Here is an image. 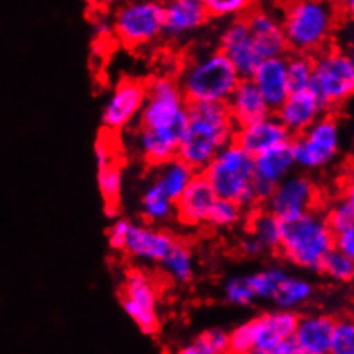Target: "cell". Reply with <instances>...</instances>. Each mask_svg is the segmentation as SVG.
<instances>
[{"label": "cell", "mask_w": 354, "mask_h": 354, "mask_svg": "<svg viewBox=\"0 0 354 354\" xmlns=\"http://www.w3.org/2000/svg\"><path fill=\"white\" fill-rule=\"evenodd\" d=\"M236 129L225 104H187L177 157L194 172H201L218 150L234 141Z\"/></svg>", "instance_id": "6da1fadb"}, {"label": "cell", "mask_w": 354, "mask_h": 354, "mask_svg": "<svg viewBox=\"0 0 354 354\" xmlns=\"http://www.w3.org/2000/svg\"><path fill=\"white\" fill-rule=\"evenodd\" d=\"M334 0H286L281 23L289 52L315 55L327 48L337 26Z\"/></svg>", "instance_id": "7a4b0ae2"}, {"label": "cell", "mask_w": 354, "mask_h": 354, "mask_svg": "<svg viewBox=\"0 0 354 354\" xmlns=\"http://www.w3.org/2000/svg\"><path fill=\"white\" fill-rule=\"evenodd\" d=\"M241 80L231 60L217 48L186 60L177 83L187 104H225Z\"/></svg>", "instance_id": "3957f363"}, {"label": "cell", "mask_w": 354, "mask_h": 354, "mask_svg": "<svg viewBox=\"0 0 354 354\" xmlns=\"http://www.w3.org/2000/svg\"><path fill=\"white\" fill-rule=\"evenodd\" d=\"M334 250V232L320 208L306 212L292 221L282 222L279 251L286 261L297 268L320 272L322 261Z\"/></svg>", "instance_id": "277c9868"}, {"label": "cell", "mask_w": 354, "mask_h": 354, "mask_svg": "<svg viewBox=\"0 0 354 354\" xmlns=\"http://www.w3.org/2000/svg\"><path fill=\"white\" fill-rule=\"evenodd\" d=\"M201 174L207 177L218 198L236 201L244 212L260 207L253 193V157L236 141L218 150Z\"/></svg>", "instance_id": "5b68a950"}, {"label": "cell", "mask_w": 354, "mask_h": 354, "mask_svg": "<svg viewBox=\"0 0 354 354\" xmlns=\"http://www.w3.org/2000/svg\"><path fill=\"white\" fill-rule=\"evenodd\" d=\"M164 33L162 0H120L112 17V35L122 47L140 50Z\"/></svg>", "instance_id": "8992f818"}, {"label": "cell", "mask_w": 354, "mask_h": 354, "mask_svg": "<svg viewBox=\"0 0 354 354\" xmlns=\"http://www.w3.org/2000/svg\"><path fill=\"white\" fill-rule=\"evenodd\" d=\"M310 90L327 111L344 105L354 93V59L339 48H324L313 55Z\"/></svg>", "instance_id": "52a82bcc"}, {"label": "cell", "mask_w": 354, "mask_h": 354, "mask_svg": "<svg viewBox=\"0 0 354 354\" xmlns=\"http://www.w3.org/2000/svg\"><path fill=\"white\" fill-rule=\"evenodd\" d=\"M187 102L176 77L153 76L147 83V98L140 112V127L172 129L183 133Z\"/></svg>", "instance_id": "ba28073f"}, {"label": "cell", "mask_w": 354, "mask_h": 354, "mask_svg": "<svg viewBox=\"0 0 354 354\" xmlns=\"http://www.w3.org/2000/svg\"><path fill=\"white\" fill-rule=\"evenodd\" d=\"M296 167L320 171L337 158L341 150V126L330 114H324L306 131L291 140Z\"/></svg>", "instance_id": "9c48e42d"}, {"label": "cell", "mask_w": 354, "mask_h": 354, "mask_svg": "<svg viewBox=\"0 0 354 354\" xmlns=\"http://www.w3.org/2000/svg\"><path fill=\"white\" fill-rule=\"evenodd\" d=\"M119 299L124 313L143 334H157L160 327L158 288L147 272L141 268H131L120 286Z\"/></svg>", "instance_id": "30bf717a"}, {"label": "cell", "mask_w": 354, "mask_h": 354, "mask_svg": "<svg viewBox=\"0 0 354 354\" xmlns=\"http://www.w3.org/2000/svg\"><path fill=\"white\" fill-rule=\"evenodd\" d=\"M320 194L310 177L303 174H289L275 184L274 191L265 201V210L270 212L279 221H292L306 212L318 208Z\"/></svg>", "instance_id": "8fae6325"}, {"label": "cell", "mask_w": 354, "mask_h": 354, "mask_svg": "<svg viewBox=\"0 0 354 354\" xmlns=\"http://www.w3.org/2000/svg\"><path fill=\"white\" fill-rule=\"evenodd\" d=\"M147 98V83L136 77H124L114 86L102 112V124L107 133H122L140 118Z\"/></svg>", "instance_id": "7c38bea8"}, {"label": "cell", "mask_w": 354, "mask_h": 354, "mask_svg": "<svg viewBox=\"0 0 354 354\" xmlns=\"http://www.w3.org/2000/svg\"><path fill=\"white\" fill-rule=\"evenodd\" d=\"M243 17L260 59L281 57L288 54L289 47L281 19L267 10L253 9V7Z\"/></svg>", "instance_id": "4fadbf2b"}, {"label": "cell", "mask_w": 354, "mask_h": 354, "mask_svg": "<svg viewBox=\"0 0 354 354\" xmlns=\"http://www.w3.org/2000/svg\"><path fill=\"white\" fill-rule=\"evenodd\" d=\"M174 243L176 237H172L169 232L160 231L153 225L131 222L126 241H124L122 253L136 261L160 263L162 258L169 253Z\"/></svg>", "instance_id": "5bb4252c"}, {"label": "cell", "mask_w": 354, "mask_h": 354, "mask_svg": "<svg viewBox=\"0 0 354 354\" xmlns=\"http://www.w3.org/2000/svg\"><path fill=\"white\" fill-rule=\"evenodd\" d=\"M217 194L207 177L196 172L186 189L176 200V215L179 222L187 227H200L207 224V217L214 207Z\"/></svg>", "instance_id": "9a60e30c"}, {"label": "cell", "mask_w": 354, "mask_h": 354, "mask_svg": "<svg viewBox=\"0 0 354 354\" xmlns=\"http://www.w3.org/2000/svg\"><path fill=\"white\" fill-rule=\"evenodd\" d=\"M291 140L292 136L282 126V122L277 119L274 112L254 120V122L239 126L234 134L236 143L241 148H244L251 157H257V155L263 153V151L270 150V148L279 147V145L289 143Z\"/></svg>", "instance_id": "2e32d148"}, {"label": "cell", "mask_w": 354, "mask_h": 354, "mask_svg": "<svg viewBox=\"0 0 354 354\" xmlns=\"http://www.w3.org/2000/svg\"><path fill=\"white\" fill-rule=\"evenodd\" d=\"M327 112L325 105L313 91L301 90L291 91L289 97L275 109L274 114L277 115V119L281 120L282 126L289 131L291 136H297Z\"/></svg>", "instance_id": "e0dca14e"}, {"label": "cell", "mask_w": 354, "mask_h": 354, "mask_svg": "<svg viewBox=\"0 0 354 354\" xmlns=\"http://www.w3.org/2000/svg\"><path fill=\"white\" fill-rule=\"evenodd\" d=\"M299 315L292 310H272L254 317L253 354H274L277 346L292 337Z\"/></svg>", "instance_id": "ac0fdd59"}, {"label": "cell", "mask_w": 354, "mask_h": 354, "mask_svg": "<svg viewBox=\"0 0 354 354\" xmlns=\"http://www.w3.org/2000/svg\"><path fill=\"white\" fill-rule=\"evenodd\" d=\"M218 50L224 52L225 57L231 60L241 77H251L254 67L261 60L254 50L244 17H234L232 23L227 24V28L222 31Z\"/></svg>", "instance_id": "d6986e66"}, {"label": "cell", "mask_w": 354, "mask_h": 354, "mask_svg": "<svg viewBox=\"0 0 354 354\" xmlns=\"http://www.w3.org/2000/svg\"><path fill=\"white\" fill-rule=\"evenodd\" d=\"M210 19L201 0H167L164 2L162 37L180 40L203 28Z\"/></svg>", "instance_id": "ffe728a7"}, {"label": "cell", "mask_w": 354, "mask_h": 354, "mask_svg": "<svg viewBox=\"0 0 354 354\" xmlns=\"http://www.w3.org/2000/svg\"><path fill=\"white\" fill-rule=\"evenodd\" d=\"M250 80L258 88V91L268 104V107L272 109V112L291 93L288 73H286V55L261 59L258 66L254 67Z\"/></svg>", "instance_id": "44dd1931"}, {"label": "cell", "mask_w": 354, "mask_h": 354, "mask_svg": "<svg viewBox=\"0 0 354 354\" xmlns=\"http://www.w3.org/2000/svg\"><path fill=\"white\" fill-rule=\"evenodd\" d=\"M335 318L330 315H308L297 318L292 339L297 354H330Z\"/></svg>", "instance_id": "7402d4cb"}, {"label": "cell", "mask_w": 354, "mask_h": 354, "mask_svg": "<svg viewBox=\"0 0 354 354\" xmlns=\"http://www.w3.org/2000/svg\"><path fill=\"white\" fill-rule=\"evenodd\" d=\"M225 105H227L229 114H231L237 127L272 114V109L268 107V104L263 100L261 93L250 77H243L237 83Z\"/></svg>", "instance_id": "603a6c76"}, {"label": "cell", "mask_w": 354, "mask_h": 354, "mask_svg": "<svg viewBox=\"0 0 354 354\" xmlns=\"http://www.w3.org/2000/svg\"><path fill=\"white\" fill-rule=\"evenodd\" d=\"M179 131L172 129H150V127H140L138 133V148L151 167H160L162 164L177 157V147H179Z\"/></svg>", "instance_id": "cb8c5ba5"}, {"label": "cell", "mask_w": 354, "mask_h": 354, "mask_svg": "<svg viewBox=\"0 0 354 354\" xmlns=\"http://www.w3.org/2000/svg\"><path fill=\"white\" fill-rule=\"evenodd\" d=\"M254 179L275 186L279 180L292 174L296 169L295 153H292L291 141L279 147L270 148L263 153L253 157Z\"/></svg>", "instance_id": "d4e9b609"}, {"label": "cell", "mask_w": 354, "mask_h": 354, "mask_svg": "<svg viewBox=\"0 0 354 354\" xmlns=\"http://www.w3.org/2000/svg\"><path fill=\"white\" fill-rule=\"evenodd\" d=\"M167 277L176 284L184 286L189 284L194 277V257L191 248L183 241H177L172 244L169 253L162 258L160 263Z\"/></svg>", "instance_id": "484cf974"}, {"label": "cell", "mask_w": 354, "mask_h": 354, "mask_svg": "<svg viewBox=\"0 0 354 354\" xmlns=\"http://www.w3.org/2000/svg\"><path fill=\"white\" fill-rule=\"evenodd\" d=\"M315 288L310 281L301 277H292V275H286L279 284L277 291L272 296L270 301L281 310H292L296 311L297 308L304 306L308 301L313 297Z\"/></svg>", "instance_id": "4316f807"}, {"label": "cell", "mask_w": 354, "mask_h": 354, "mask_svg": "<svg viewBox=\"0 0 354 354\" xmlns=\"http://www.w3.org/2000/svg\"><path fill=\"white\" fill-rule=\"evenodd\" d=\"M194 174H196V172H194L186 162L180 160L179 157H174L160 165V171H158L155 183L164 189V193L167 194L169 198H172V200L176 201L177 198L183 194V191L186 189V186L189 184V180L193 179Z\"/></svg>", "instance_id": "83f0119b"}, {"label": "cell", "mask_w": 354, "mask_h": 354, "mask_svg": "<svg viewBox=\"0 0 354 354\" xmlns=\"http://www.w3.org/2000/svg\"><path fill=\"white\" fill-rule=\"evenodd\" d=\"M141 215L148 224H160L174 217L176 201L157 183H151L141 196Z\"/></svg>", "instance_id": "f1b7e54d"}, {"label": "cell", "mask_w": 354, "mask_h": 354, "mask_svg": "<svg viewBox=\"0 0 354 354\" xmlns=\"http://www.w3.org/2000/svg\"><path fill=\"white\" fill-rule=\"evenodd\" d=\"M250 234L257 237L265 251H279L282 237V221L268 210H257L250 218Z\"/></svg>", "instance_id": "f546056e"}, {"label": "cell", "mask_w": 354, "mask_h": 354, "mask_svg": "<svg viewBox=\"0 0 354 354\" xmlns=\"http://www.w3.org/2000/svg\"><path fill=\"white\" fill-rule=\"evenodd\" d=\"M286 73L291 91L310 90L313 77V55L301 52L286 54Z\"/></svg>", "instance_id": "4dcf8cb0"}, {"label": "cell", "mask_w": 354, "mask_h": 354, "mask_svg": "<svg viewBox=\"0 0 354 354\" xmlns=\"http://www.w3.org/2000/svg\"><path fill=\"white\" fill-rule=\"evenodd\" d=\"M97 184L105 205H118L120 193H122L124 174L122 167L118 160L107 162L104 165H98Z\"/></svg>", "instance_id": "1f68e13d"}, {"label": "cell", "mask_w": 354, "mask_h": 354, "mask_svg": "<svg viewBox=\"0 0 354 354\" xmlns=\"http://www.w3.org/2000/svg\"><path fill=\"white\" fill-rule=\"evenodd\" d=\"M229 351V332L224 328H208L184 346L183 354H224Z\"/></svg>", "instance_id": "d6a6232c"}, {"label": "cell", "mask_w": 354, "mask_h": 354, "mask_svg": "<svg viewBox=\"0 0 354 354\" xmlns=\"http://www.w3.org/2000/svg\"><path fill=\"white\" fill-rule=\"evenodd\" d=\"M325 221L332 232H341L354 227V191H344L327 212H324Z\"/></svg>", "instance_id": "836d02e7"}, {"label": "cell", "mask_w": 354, "mask_h": 354, "mask_svg": "<svg viewBox=\"0 0 354 354\" xmlns=\"http://www.w3.org/2000/svg\"><path fill=\"white\" fill-rule=\"evenodd\" d=\"M244 214H246L244 208H241L236 201L217 196L205 225H210V227L218 229V231H222V229H232L243 222Z\"/></svg>", "instance_id": "e575fe53"}, {"label": "cell", "mask_w": 354, "mask_h": 354, "mask_svg": "<svg viewBox=\"0 0 354 354\" xmlns=\"http://www.w3.org/2000/svg\"><path fill=\"white\" fill-rule=\"evenodd\" d=\"M320 272L327 275L330 281L349 284L354 279V258L337 250H332L322 261Z\"/></svg>", "instance_id": "d590c367"}, {"label": "cell", "mask_w": 354, "mask_h": 354, "mask_svg": "<svg viewBox=\"0 0 354 354\" xmlns=\"http://www.w3.org/2000/svg\"><path fill=\"white\" fill-rule=\"evenodd\" d=\"M288 275V272L281 267H268L260 272L248 275L251 289H253L257 299H272V296L277 291L282 279Z\"/></svg>", "instance_id": "8d00e7d4"}, {"label": "cell", "mask_w": 354, "mask_h": 354, "mask_svg": "<svg viewBox=\"0 0 354 354\" xmlns=\"http://www.w3.org/2000/svg\"><path fill=\"white\" fill-rule=\"evenodd\" d=\"M208 17L227 19V17H243L253 7L251 0H201Z\"/></svg>", "instance_id": "74e56055"}, {"label": "cell", "mask_w": 354, "mask_h": 354, "mask_svg": "<svg viewBox=\"0 0 354 354\" xmlns=\"http://www.w3.org/2000/svg\"><path fill=\"white\" fill-rule=\"evenodd\" d=\"M354 353V322L349 317L335 318L332 332L330 354H353Z\"/></svg>", "instance_id": "f35d334b"}, {"label": "cell", "mask_w": 354, "mask_h": 354, "mask_svg": "<svg viewBox=\"0 0 354 354\" xmlns=\"http://www.w3.org/2000/svg\"><path fill=\"white\" fill-rule=\"evenodd\" d=\"M225 301L234 306H251L257 301L253 289H251L250 281L246 277H232L225 282L224 286Z\"/></svg>", "instance_id": "ab89813d"}, {"label": "cell", "mask_w": 354, "mask_h": 354, "mask_svg": "<svg viewBox=\"0 0 354 354\" xmlns=\"http://www.w3.org/2000/svg\"><path fill=\"white\" fill-rule=\"evenodd\" d=\"M254 342V318L237 325L229 332V351L232 354H251Z\"/></svg>", "instance_id": "60d3db41"}, {"label": "cell", "mask_w": 354, "mask_h": 354, "mask_svg": "<svg viewBox=\"0 0 354 354\" xmlns=\"http://www.w3.org/2000/svg\"><path fill=\"white\" fill-rule=\"evenodd\" d=\"M129 221L126 218H114L107 231V243L109 248L114 251H122L124 248V241H126L127 236V229H129Z\"/></svg>", "instance_id": "b9f144b4"}, {"label": "cell", "mask_w": 354, "mask_h": 354, "mask_svg": "<svg viewBox=\"0 0 354 354\" xmlns=\"http://www.w3.org/2000/svg\"><path fill=\"white\" fill-rule=\"evenodd\" d=\"M95 160L98 165H104L107 162L118 160V151H115L114 143L107 138H98V141L95 143Z\"/></svg>", "instance_id": "7bdbcfd3"}, {"label": "cell", "mask_w": 354, "mask_h": 354, "mask_svg": "<svg viewBox=\"0 0 354 354\" xmlns=\"http://www.w3.org/2000/svg\"><path fill=\"white\" fill-rule=\"evenodd\" d=\"M334 250L354 258V227L334 234Z\"/></svg>", "instance_id": "ee69618b"}, {"label": "cell", "mask_w": 354, "mask_h": 354, "mask_svg": "<svg viewBox=\"0 0 354 354\" xmlns=\"http://www.w3.org/2000/svg\"><path fill=\"white\" fill-rule=\"evenodd\" d=\"M239 251L243 254H246V257H251V258L260 257V254L265 253V250H263V246L260 244V241L251 234H248L246 237H243V239H241Z\"/></svg>", "instance_id": "f6af8a7d"}, {"label": "cell", "mask_w": 354, "mask_h": 354, "mask_svg": "<svg viewBox=\"0 0 354 354\" xmlns=\"http://www.w3.org/2000/svg\"><path fill=\"white\" fill-rule=\"evenodd\" d=\"M337 9H341L342 12L346 14H353L354 10V0H334Z\"/></svg>", "instance_id": "bcb514c9"}, {"label": "cell", "mask_w": 354, "mask_h": 354, "mask_svg": "<svg viewBox=\"0 0 354 354\" xmlns=\"http://www.w3.org/2000/svg\"><path fill=\"white\" fill-rule=\"evenodd\" d=\"M98 3H102V6H115V3H119L120 0H97Z\"/></svg>", "instance_id": "7dc6e473"}, {"label": "cell", "mask_w": 354, "mask_h": 354, "mask_svg": "<svg viewBox=\"0 0 354 354\" xmlns=\"http://www.w3.org/2000/svg\"><path fill=\"white\" fill-rule=\"evenodd\" d=\"M251 2H257V0H251Z\"/></svg>", "instance_id": "c3c4849f"}]
</instances>
